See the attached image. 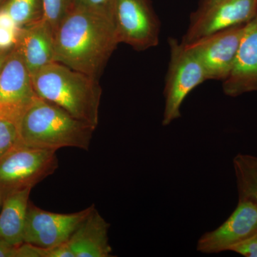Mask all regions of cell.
<instances>
[{"label":"cell","instance_id":"obj_1","mask_svg":"<svg viewBox=\"0 0 257 257\" xmlns=\"http://www.w3.org/2000/svg\"><path fill=\"white\" fill-rule=\"evenodd\" d=\"M55 62L97 79L119 45L111 10L74 6L54 33Z\"/></svg>","mask_w":257,"mask_h":257},{"label":"cell","instance_id":"obj_2","mask_svg":"<svg viewBox=\"0 0 257 257\" xmlns=\"http://www.w3.org/2000/svg\"><path fill=\"white\" fill-rule=\"evenodd\" d=\"M17 124L20 145L55 151L63 147L88 151L95 130L60 106L40 97Z\"/></svg>","mask_w":257,"mask_h":257},{"label":"cell","instance_id":"obj_3","mask_svg":"<svg viewBox=\"0 0 257 257\" xmlns=\"http://www.w3.org/2000/svg\"><path fill=\"white\" fill-rule=\"evenodd\" d=\"M32 79L39 97L60 106L96 130L101 96L97 79L57 62L45 66Z\"/></svg>","mask_w":257,"mask_h":257},{"label":"cell","instance_id":"obj_4","mask_svg":"<svg viewBox=\"0 0 257 257\" xmlns=\"http://www.w3.org/2000/svg\"><path fill=\"white\" fill-rule=\"evenodd\" d=\"M55 150L19 145L0 160L1 202L12 193L36 184L52 175L58 167Z\"/></svg>","mask_w":257,"mask_h":257},{"label":"cell","instance_id":"obj_5","mask_svg":"<svg viewBox=\"0 0 257 257\" xmlns=\"http://www.w3.org/2000/svg\"><path fill=\"white\" fill-rule=\"evenodd\" d=\"M170 60L166 77L162 125L168 126L181 116V106L196 87L207 80L202 64L182 42L169 39Z\"/></svg>","mask_w":257,"mask_h":257},{"label":"cell","instance_id":"obj_6","mask_svg":"<svg viewBox=\"0 0 257 257\" xmlns=\"http://www.w3.org/2000/svg\"><path fill=\"white\" fill-rule=\"evenodd\" d=\"M111 11L119 43L137 51L158 45L160 22L150 0H113Z\"/></svg>","mask_w":257,"mask_h":257},{"label":"cell","instance_id":"obj_7","mask_svg":"<svg viewBox=\"0 0 257 257\" xmlns=\"http://www.w3.org/2000/svg\"><path fill=\"white\" fill-rule=\"evenodd\" d=\"M246 24L184 45L202 64L207 80L224 81L234 67ZM184 45V44H183Z\"/></svg>","mask_w":257,"mask_h":257},{"label":"cell","instance_id":"obj_8","mask_svg":"<svg viewBox=\"0 0 257 257\" xmlns=\"http://www.w3.org/2000/svg\"><path fill=\"white\" fill-rule=\"evenodd\" d=\"M257 16V0H219L200 7L191 20L182 43H192L211 34L243 25Z\"/></svg>","mask_w":257,"mask_h":257},{"label":"cell","instance_id":"obj_9","mask_svg":"<svg viewBox=\"0 0 257 257\" xmlns=\"http://www.w3.org/2000/svg\"><path fill=\"white\" fill-rule=\"evenodd\" d=\"M38 97L31 74L15 47L0 71V117L18 123Z\"/></svg>","mask_w":257,"mask_h":257},{"label":"cell","instance_id":"obj_10","mask_svg":"<svg viewBox=\"0 0 257 257\" xmlns=\"http://www.w3.org/2000/svg\"><path fill=\"white\" fill-rule=\"evenodd\" d=\"M90 207L72 214L50 212L29 202L24 242L50 248L67 242L89 215Z\"/></svg>","mask_w":257,"mask_h":257},{"label":"cell","instance_id":"obj_11","mask_svg":"<svg viewBox=\"0 0 257 257\" xmlns=\"http://www.w3.org/2000/svg\"><path fill=\"white\" fill-rule=\"evenodd\" d=\"M256 233V204L248 199H239L237 207L222 224L199 238L197 250L206 254L229 251Z\"/></svg>","mask_w":257,"mask_h":257},{"label":"cell","instance_id":"obj_12","mask_svg":"<svg viewBox=\"0 0 257 257\" xmlns=\"http://www.w3.org/2000/svg\"><path fill=\"white\" fill-rule=\"evenodd\" d=\"M222 88L231 97L257 92V16L246 24L234 67Z\"/></svg>","mask_w":257,"mask_h":257},{"label":"cell","instance_id":"obj_13","mask_svg":"<svg viewBox=\"0 0 257 257\" xmlns=\"http://www.w3.org/2000/svg\"><path fill=\"white\" fill-rule=\"evenodd\" d=\"M15 48L31 76L55 62L54 34L43 20L21 28Z\"/></svg>","mask_w":257,"mask_h":257},{"label":"cell","instance_id":"obj_14","mask_svg":"<svg viewBox=\"0 0 257 257\" xmlns=\"http://www.w3.org/2000/svg\"><path fill=\"white\" fill-rule=\"evenodd\" d=\"M109 228V223L94 207L66 243L74 257L113 256Z\"/></svg>","mask_w":257,"mask_h":257},{"label":"cell","instance_id":"obj_15","mask_svg":"<svg viewBox=\"0 0 257 257\" xmlns=\"http://www.w3.org/2000/svg\"><path fill=\"white\" fill-rule=\"evenodd\" d=\"M32 188L12 193L3 199L0 214V239L15 246L24 242L29 197Z\"/></svg>","mask_w":257,"mask_h":257},{"label":"cell","instance_id":"obj_16","mask_svg":"<svg viewBox=\"0 0 257 257\" xmlns=\"http://www.w3.org/2000/svg\"><path fill=\"white\" fill-rule=\"evenodd\" d=\"M239 199H248L257 205V157L238 154L233 160Z\"/></svg>","mask_w":257,"mask_h":257},{"label":"cell","instance_id":"obj_17","mask_svg":"<svg viewBox=\"0 0 257 257\" xmlns=\"http://www.w3.org/2000/svg\"><path fill=\"white\" fill-rule=\"evenodd\" d=\"M3 8L20 28L36 23L43 18L42 0H8Z\"/></svg>","mask_w":257,"mask_h":257},{"label":"cell","instance_id":"obj_18","mask_svg":"<svg viewBox=\"0 0 257 257\" xmlns=\"http://www.w3.org/2000/svg\"><path fill=\"white\" fill-rule=\"evenodd\" d=\"M43 18L53 34L74 7L72 0H42Z\"/></svg>","mask_w":257,"mask_h":257},{"label":"cell","instance_id":"obj_19","mask_svg":"<svg viewBox=\"0 0 257 257\" xmlns=\"http://www.w3.org/2000/svg\"><path fill=\"white\" fill-rule=\"evenodd\" d=\"M19 145L20 144L17 122L0 117V160Z\"/></svg>","mask_w":257,"mask_h":257},{"label":"cell","instance_id":"obj_20","mask_svg":"<svg viewBox=\"0 0 257 257\" xmlns=\"http://www.w3.org/2000/svg\"><path fill=\"white\" fill-rule=\"evenodd\" d=\"M21 30V29H20ZM20 30L0 26V52L8 55L16 47Z\"/></svg>","mask_w":257,"mask_h":257},{"label":"cell","instance_id":"obj_21","mask_svg":"<svg viewBox=\"0 0 257 257\" xmlns=\"http://www.w3.org/2000/svg\"><path fill=\"white\" fill-rule=\"evenodd\" d=\"M229 251L243 256L257 257V233L242 242L235 245Z\"/></svg>","mask_w":257,"mask_h":257},{"label":"cell","instance_id":"obj_22","mask_svg":"<svg viewBox=\"0 0 257 257\" xmlns=\"http://www.w3.org/2000/svg\"><path fill=\"white\" fill-rule=\"evenodd\" d=\"M74 6L84 7L89 9L111 10L113 0H72Z\"/></svg>","mask_w":257,"mask_h":257},{"label":"cell","instance_id":"obj_23","mask_svg":"<svg viewBox=\"0 0 257 257\" xmlns=\"http://www.w3.org/2000/svg\"><path fill=\"white\" fill-rule=\"evenodd\" d=\"M17 246L0 239V257H15Z\"/></svg>","mask_w":257,"mask_h":257},{"label":"cell","instance_id":"obj_24","mask_svg":"<svg viewBox=\"0 0 257 257\" xmlns=\"http://www.w3.org/2000/svg\"><path fill=\"white\" fill-rule=\"evenodd\" d=\"M217 1H219V0H204L201 7L207 6V5L213 4V3Z\"/></svg>","mask_w":257,"mask_h":257},{"label":"cell","instance_id":"obj_25","mask_svg":"<svg viewBox=\"0 0 257 257\" xmlns=\"http://www.w3.org/2000/svg\"><path fill=\"white\" fill-rule=\"evenodd\" d=\"M8 55H5V54L1 53L0 52V71H1L2 67H3V64H4L5 58L6 56Z\"/></svg>","mask_w":257,"mask_h":257},{"label":"cell","instance_id":"obj_26","mask_svg":"<svg viewBox=\"0 0 257 257\" xmlns=\"http://www.w3.org/2000/svg\"><path fill=\"white\" fill-rule=\"evenodd\" d=\"M7 2H8V0H0V8H3Z\"/></svg>","mask_w":257,"mask_h":257},{"label":"cell","instance_id":"obj_27","mask_svg":"<svg viewBox=\"0 0 257 257\" xmlns=\"http://www.w3.org/2000/svg\"><path fill=\"white\" fill-rule=\"evenodd\" d=\"M0 203H1V197H0Z\"/></svg>","mask_w":257,"mask_h":257}]
</instances>
